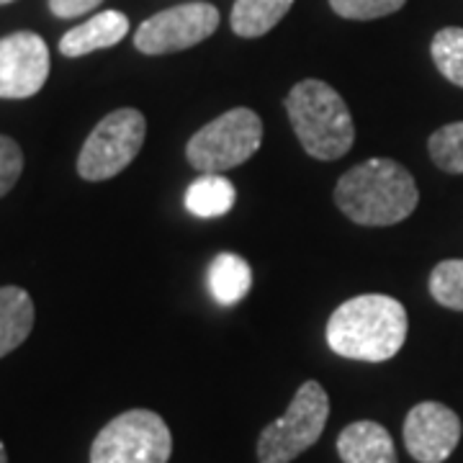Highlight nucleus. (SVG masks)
<instances>
[{
	"instance_id": "nucleus-1",
	"label": "nucleus",
	"mask_w": 463,
	"mask_h": 463,
	"mask_svg": "<svg viewBox=\"0 0 463 463\" xmlns=\"http://www.w3.org/2000/svg\"><path fill=\"white\" fill-rule=\"evenodd\" d=\"M410 330L404 304L386 294H364L343 301L327 322V345L332 353L364 361L383 364L394 358Z\"/></svg>"
},
{
	"instance_id": "nucleus-2",
	"label": "nucleus",
	"mask_w": 463,
	"mask_h": 463,
	"mask_svg": "<svg viewBox=\"0 0 463 463\" xmlns=\"http://www.w3.org/2000/svg\"><path fill=\"white\" fill-rule=\"evenodd\" d=\"M335 203L364 227H392L404 222L420 203L412 173L397 160L373 157L350 167L335 185Z\"/></svg>"
},
{
	"instance_id": "nucleus-3",
	"label": "nucleus",
	"mask_w": 463,
	"mask_h": 463,
	"mask_svg": "<svg viewBox=\"0 0 463 463\" xmlns=\"http://www.w3.org/2000/svg\"><path fill=\"white\" fill-rule=\"evenodd\" d=\"M298 142L315 160H340L355 142V124L343 96L322 80H301L286 96Z\"/></svg>"
},
{
	"instance_id": "nucleus-4",
	"label": "nucleus",
	"mask_w": 463,
	"mask_h": 463,
	"mask_svg": "<svg viewBox=\"0 0 463 463\" xmlns=\"http://www.w3.org/2000/svg\"><path fill=\"white\" fill-rule=\"evenodd\" d=\"M263 145V121L252 109H232L201 127L185 145V157L199 173H227L248 163Z\"/></svg>"
},
{
	"instance_id": "nucleus-5",
	"label": "nucleus",
	"mask_w": 463,
	"mask_h": 463,
	"mask_svg": "<svg viewBox=\"0 0 463 463\" xmlns=\"http://www.w3.org/2000/svg\"><path fill=\"white\" fill-rule=\"evenodd\" d=\"M330 417V397L319 381H304L288 410L258 438V461L291 463L322 438Z\"/></svg>"
},
{
	"instance_id": "nucleus-6",
	"label": "nucleus",
	"mask_w": 463,
	"mask_h": 463,
	"mask_svg": "<svg viewBox=\"0 0 463 463\" xmlns=\"http://www.w3.org/2000/svg\"><path fill=\"white\" fill-rule=\"evenodd\" d=\"M170 453L173 435L165 420L152 410H129L96 435L90 463H167Z\"/></svg>"
},
{
	"instance_id": "nucleus-7",
	"label": "nucleus",
	"mask_w": 463,
	"mask_h": 463,
	"mask_svg": "<svg viewBox=\"0 0 463 463\" xmlns=\"http://www.w3.org/2000/svg\"><path fill=\"white\" fill-rule=\"evenodd\" d=\"M147 121L137 109H118L85 139L78 155V173L83 181H111L121 170L132 165L145 145Z\"/></svg>"
},
{
	"instance_id": "nucleus-8",
	"label": "nucleus",
	"mask_w": 463,
	"mask_h": 463,
	"mask_svg": "<svg viewBox=\"0 0 463 463\" xmlns=\"http://www.w3.org/2000/svg\"><path fill=\"white\" fill-rule=\"evenodd\" d=\"M219 29V11L212 3H183L147 18L134 32L142 54H170L206 42Z\"/></svg>"
},
{
	"instance_id": "nucleus-9",
	"label": "nucleus",
	"mask_w": 463,
	"mask_h": 463,
	"mask_svg": "<svg viewBox=\"0 0 463 463\" xmlns=\"http://www.w3.org/2000/svg\"><path fill=\"white\" fill-rule=\"evenodd\" d=\"M50 78V47L33 32L0 39V99H32Z\"/></svg>"
},
{
	"instance_id": "nucleus-10",
	"label": "nucleus",
	"mask_w": 463,
	"mask_h": 463,
	"mask_svg": "<svg viewBox=\"0 0 463 463\" xmlns=\"http://www.w3.org/2000/svg\"><path fill=\"white\" fill-rule=\"evenodd\" d=\"M461 440V420L440 402H420L404 420V446L414 461L443 463Z\"/></svg>"
},
{
	"instance_id": "nucleus-11",
	"label": "nucleus",
	"mask_w": 463,
	"mask_h": 463,
	"mask_svg": "<svg viewBox=\"0 0 463 463\" xmlns=\"http://www.w3.org/2000/svg\"><path fill=\"white\" fill-rule=\"evenodd\" d=\"M337 453L343 463H399L392 435L373 420L347 425L337 438Z\"/></svg>"
},
{
	"instance_id": "nucleus-12",
	"label": "nucleus",
	"mask_w": 463,
	"mask_h": 463,
	"mask_svg": "<svg viewBox=\"0 0 463 463\" xmlns=\"http://www.w3.org/2000/svg\"><path fill=\"white\" fill-rule=\"evenodd\" d=\"M129 32V18L121 11H103L88 18L85 24L70 29V32L60 39V52L65 57H83L90 52L109 50L118 44Z\"/></svg>"
},
{
	"instance_id": "nucleus-13",
	"label": "nucleus",
	"mask_w": 463,
	"mask_h": 463,
	"mask_svg": "<svg viewBox=\"0 0 463 463\" xmlns=\"http://www.w3.org/2000/svg\"><path fill=\"white\" fill-rule=\"evenodd\" d=\"M33 301L18 286L0 288V358L14 353L32 335Z\"/></svg>"
},
{
	"instance_id": "nucleus-14",
	"label": "nucleus",
	"mask_w": 463,
	"mask_h": 463,
	"mask_svg": "<svg viewBox=\"0 0 463 463\" xmlns=\"http://www.w3.org/2000/svg\"><path fill=\"white\" fill-rule=\"evenodd\" d=\"M252 288V268L245 258L234 252L216 255L214 263L209 265V291L216 304L234 307L248 297Z\"/></svg>"
},
{
	"instance_id": "nucleus-15",
	"label": "nucleus",
	"mask_w": 463,
	"mask_h": 463,
	"mask_svg": "<svg viewBox=\"0 0 463 463\" xmlns=\"http://www.w3.org/2000/svg\"><path fill=\"white\" fill-rule=\"evenodd\" d=\"M237 201V191L224 175L203 173L185 191V209L199 219H216L230 214Z\"/></svg>"
},
{
	"instance_id": "nucleus-16",
	"label": "nucleus",
	"mask_w": 463,
	"mask_h": 463,
	"mask_svg": "<svg viewBox=\"0 0 463 463\" xmlns=\"http://www.w3.org/2000/svg\"><path fill=\"white\" fill-rule=\"evenodd\" d=\"M294 0H234L232 29L242 39H258L268 33L288 11Z\"/></svg>"
},
{
	"instance_id": "nucleus-17",
	"label": "nucleus",
	"mask_w": 463,
	"mask_h": 463,
	"mask_svg": "<svg viewBox=\"0 0 463 463\" xmlns=\"http://www.w3.org/2000/svg\"><path fill=\"white\" fill-rule=\"evenodd\" d=\"M432 62L443 72V78L463 88V29L448 26L435 33L430 44Z\"/></svg>"
},
{
	"instance_id": "nucleus-18",
	"label": "nucleus",
	"mask_w": 463,
	"mask_h": 463,
	"mask_svg": "<svg viewBox=\"0 0 463 463\" xmlns=\"http://www.w3.org/2000/svg\"><path fill=\"white\" fill-rule=\"evenodd\" d=\"M428 149H430L432 163L443 173L463 175V121L448 124L438 132H432Z\"/></svg>"
},
{
	"instance_id": "nucleus-19",
	"label": "nucleus",
	"mask_w": 463,
	"mask_h": 463,
	"mask_svg": "<svg viewBox=\"0 0 463 463\" xmlns=\"http://www.w3.org/2000/svg\"><path fill=\"white\" fill-rule=\"evenodd\" d=\"M432 298L453 312H463V260H443L430 273Z\"/></svg>"
},
{
	"instance_id": "nucleus-20",
	"label": "nucleus",
	"mask_w": 463,
	"mask_h": 463,
	"mask_svg": "<svg viewBox=\"0 0 463 463\" xmlns=\"http://www.w3.org/2000/svg\"><path fill=\"white\" fill-rule=\"evenodd\" d=\"M407 0H330L332 11L350 21H373L397 14Z\"/></svg>"
},
{
	"instance_id": "nucleus-21",
	"label": "nucleus",
	"mask_w": 463,
	"mask_h": 463,
	"mask_svg": "<svg viewBox=\"0 0 463 463\" xmlns=\"http://www.w3.org/2000/svg\"><path fill=\"white\" fill-rule=\"evenodd\" d=\"M24 170V155L21 147L11 137L0 134V196H5L21 178Z\"/></svg>"
},
{
	"instance_id": "nucleus-22",
	"label": "nucleus",
	"mask_w": 463,
	"mask_h": 463,
	"mask_svg": "<svg viewBox=\"0 0 463 463\" xmlns=\"http://www.w3.org/2000/svg\"><path fill=\"white\" fill-rule=\"evenodd\" d=\"M100 3L103 0H50V11L57 18H75L99 8Z\"/></svg>"
},
{
	"instance_id": "nucleus-23",
	"label": "nucleus",
	"mask_w": 463,
	"mask_h": 463,
	"mask_svg": "<svg viewBox=\"0 0 463 463\" xmlns=\"http://www.w3.org/2000/svg\"><path fill=\"white\" fill-rule=\"evenodd\" d=\"M0 463H8V456H5V446L0 443Z\"/></svg>"
},
{
	"instance_id": "nucleus-24",
	"label": "nucleus",
	"mask_w": 463,
	"mask_h": 463,
	"mask_svg": "<svg viewBox=\"0 0 463 463\" xmlns=\"http://www.w3.org/2000/svg\"><path fill=\"white\" fill-rule=\"evenodd\" d=\"M8 3H14V0H0V5H8Z\"/></svg>"
}]
</instances>
